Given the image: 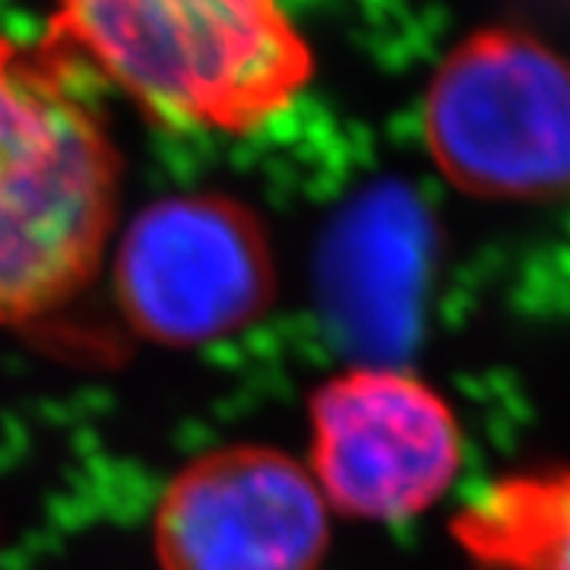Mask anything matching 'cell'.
I'll return each mask as SVG.
<instances>
[{
  "instance_id": "1",
  "label": "cell",
  "mask_w": 570,
  "mask_h": 570,
  "mask_svg": "<svg viewBox=\"0 0 570 570\" xmlns=\"http://www.w3.org/2000/svg\"><path fill=\"white\" fill-rule=\"evenodd\" d=\"M41 41L175 130H261L314 77L311 45L279 0H55Z\"/></svg>"
},
{
  "instance_id": "2",
  "label": "cell",
  "mask_w": 570,
  "mask_h": 570,
  "mask_svg": "<svg viewBox=\"0 0 570 570\" xmlns=\"http://www.w3.org/2000/svg\"><path fill=\"white\" fill-rule=\"evenodd\" d=\"M121 159L67 61L0 36V326L70 305L118 216Z\"/></svg>"
},
{
  "instance_id": "3",
  "label": "cell",
  "mask_w": 570,
  "mask_h": 570,
  "mask_svg": "<svg viewBox=\"0 0 570 570\" xmlns=\"http://www.w3.org/2000/svg\"><path fill=\"white\" fill-rule=\"evenodd\" d=\"M438 171L501 204L570 200V61L517 26L453 45L422 111Z\"/></svg>"
},
{
  "instance_id": "4",
  "label": "cell",
  "mask_w": 570,
  "mask_h": 570,
  "mask_svg": "<svg viewBox=\"0 0 570 570\" xmlns=\"http://www.w3.org/2000/svg\"><path fill=\"white\" fill-rule=\"evenodd\" d=\"M115 292L142 340L209 346L269 311L276 257L250 206L225 194H178L127 225L115 254Z\"/></svg>"
},
{
  "instance_id": "5",
  "label": "cell",
  "mask_w": 570,
  "mask_h": 570,
  "mask_svg": "<svg viewBox=\"0 0 570 570\" xmlns=\"http://www.w3.org/2000/svg\"><path fill=\"white\" fill-rule=\"evenodd\" d=\"M311 479L326 508L403 523L434 508L460 475L463 434L450 403L396 367H348L307 400Z\"/></svg>"
},
{
  "instance_id": "6",
  "label": "cell",
  "mask_w": 570,
  "mask_h": 570,
  "mask_svg": "<svg viewBox=\"0 0 570 570\" xmlns=\"http://www.w3.org/2000/svg\"><path fill=\"white\" fill-rule=\"evenodd\" d=\"M153 549L159 570H321L330 508L283 450H209L165 485Z\"/></svg>"
},
{
  "instance_id": "7",
  "label": "cell",
  "mask_w": 570,
  "mask_h": 570,
  "mask_svg": "<svg viewBox=\"0 0 570 570\" xmlns=\"http://www.w3.org/2000/svg\"><path fill=\"white\" fill-rule=\"evenodd\" d=\"M453 535L482 570H570V469L494 479L460 510Z\"/></svg>"
}]
</instances>
